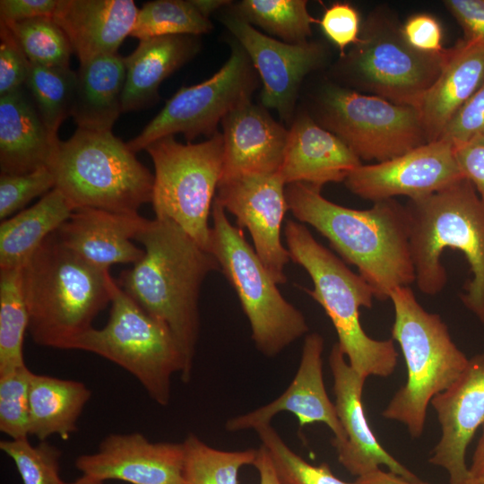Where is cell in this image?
<instances>
[{"label": "cell", "mask_w": 484, "mask_h": 484, "mask_svg": "<svg viewBox=\"0 0 484 484\" xmlns=\"http://www.w3.org/2000/svg\"><path fill=\"white\" fill-rule=\"evenodd\" d=\"M134 239L144 255L117 282L170 331L185 361L181 380L188 383L200 332L201 287L209 273L220 270L219 263L169 220H148Z\"/></svg>", "instance_id": "6da1fadb"}, {"label": "cell", "mask_w": 484, "mask_h": 484, "mask_svg": "<svg viewBox=\"0 0 484 484\" xmlns=\"http://www.w3.org/2000/svg\"><path fill=\"white\" fill-rule=\"evenodd\" d=\"M285 194L293 216L316 229L358 269L375 298L390 299L395 289L415 282L405 205L389 199L367 210L347 208L325 199L320 187L305 183L287 185Z\"/></svg>", "instance_id": "7a4b0ae2"}, {"label": "cell", "mask_w": 484, "mask_h": 484, "mask_svg": "<svg viewBox=\"0 0 484 484\" xmlns=\"http://www.w3.org/2000/svg\"><path fill=\"white\" fill-rule=\"evenodd\" d=\"M109 270H102L50 234L22 269L29 332L38 345L72 350L111 301Z\"/></svg>", "instance_id": "3957f363"}, {"label": "cell", "mask_w": 484, "mask_h": 484, "mask_svg": "<svg viewBox=\"0 0 484 484\" xmlns=\"http://www.w3.org/2000/svg\"><path fill=\"white\" fill-rule=\"evenodd\" d=\"M405 206L418 289L431 296L442 291L447 274L441 255L447 248L462 252L472 277L461 299L484 325V203L474 186L462 178Z\"/></svg>", "instance_id": "277c9868"}, {"label": "cell", "mask_w": 484, "mask_h": 484, "mask_svg": "<svg viewBox=\"0 0 484 484\" xmlns=\"http://www.w3.org/2000/svg\"><path fill=\"white\" fill-rule=\"evenodd\" d=\"M284 237L290 260L312 280L313 289L307 292L331 319L350 367L366 379L392 375L398 359L393 340H375L360 324L359 309L371 308L375 298L370 285L317 242L303 223L288 220Z\"/></svg>", "instance_id": "5b68a950"}, {"label": "cell", "mask_w": 484, "mask_h": 484, "mask_svg": "<svg viewBox=\"0 0 484 484\" xmlns=\"http://www.w3.org/2000/svg\"><path fill=\"white\" fill-rule=\"evenodd\" d=\"M390 300L394 309L392 339L403 354L407 380L382 416L403 424L411 437L418 438L432 399L454 383L469 359L454 342L440 315L428 312L410 286L395 289Z\"/></svg>", "instance_id": "8992f818"}, {"label": "cell", "mask_w": 484, "mask_h": 484, "mask_svg": "<svg viewBox=\"0 0 484 484\" xmlns=\"http://www.w3.org/2000/svg\"><path fill=\"white\" fill-rule=\"evenodd\" d=\"M58 189L76 209L138 213L152 199L154 176L112 131L77 128L59 141L49 167Z\"/></svg>", "instance_id": "52a82bcc"}, {"label": "cell", "mask_w": 484, "mask_h": 484, "mask_svg": "<svg viewBox=\"0 0 484 484\" xmlns=\"http://www.w3.org/2000/svg\"><path fill=\"white\" fill-rule=\"evenodd\" d=\"M207 251L236 291L257 350L272 358L308 332L304 315L277 288L243 230L231 224L214 198Z\"/></svg>", "instance_id": "ba28073f"}, {"label": "cell", "mask_w": 484, "mask_h": 484, "mask_svg": "<svg viewBox=\"0 0 484 484\" xmlns=\"http://www.w3.org/2000/svg\"><path fill=\"white\" fill-rule=\"evenodd\" d=\"M110 294L106 325L88 330L72 350L91 352L117 364L134 376L155 402L168 405L171 378L185 371L177 342L167 326L144 311L113 278Z\"/></svg>", "instance_id": "9c48e42d"}, {"label": "cell", "mask_w": 484, "mask_h": 484, "mask_svg": "<svg viewBox=\"0 0 484 484\" xmlns=\"http://www.w3.org/2000/svg\"><path fill=\"white\" fill-rule=\"evenodd\" d=\"M450 48L418 51L386 10L373 11L361 24L359 41L341 56L340 70L351 85L391 102L418 107L439 76Z\"/></svg>", "instance_id": "30bf717a"}, {"label": "cell", "mask_w": 484, "mask_h": 484, "mask_svg": "<svg viewBox=\"0 0 484 484\" xmlns=\"http://www.w3.org/2000/svg\"><path fill=\"white\" fill-rule=\"evenodd\" d=\"M145 151L155 170L151 199L155 218L174 221L207 251L208 220L223 170L222 134L186 144L169 135Z\"/></svg>", "instance_id": "8fae6325"}, {"label": "cell", "mask_w": 484, "mask_h": 484, "mask_svg": "<svg viewBox=\"0 0 484 484\" xmlns=\"http://www.w3.org/2000/svg\"><path fill=\"white\" fill-rule=\"evenodd\" d=\"M317 110V123L360 160L383 162L428 143L416 107L330 85Z\"/></svg>", "instance_id": "7c38bea8"}, {"label": "cell", "mask_w": 484, "mask_h": 484, "mask_svg": "<svg viewBox=\"0 0 484 484\" xmlns=\"http://www.w3.org/2000/svg\"><path fill=\"white\" fill-rule=\"evenodd\" d=\"M256 86L255 70L245 50L235 42L229 58L216 73L200 83L180 88L126 143L137 152L158 139L176 134H184L188 142L200 135L210 138L225 116L251 100Z\"/></svg>", "instance_id": "4fadbf2b"}, {"label": "cell", "mask_w": 484, "mask_h": 484, "mask_svg": "<svg viewBox=\"0 0 484 484\" xmlns=\"http://www.w3.org/2000/svg\"><path fill=\"white\" fill-rule=\"evenodd\" d=\"M278 173H247L223 179L215 196L226 212L246 228L254 249L277 285L287 281L290 260L281 242V227L289 211L285 186Z\"/></svg>", "instance_id": "5bb4252c"}, {"label": "cell", "mask_w": 484, "mask_h": 484, "mask_svg": "<svg viewBox=\"0 0 484 484\" xmlns=\"http://www.w3.org/2000/svg\"><path fill=\"white\" fill-rule=\"evenodd\" d=\"M462 178L453 142L439 138L391 160L361 164L344 183L354 194L376 203L400 195L421 198Z\"/></svg>", "instance_id": "9a60e30c"}, {"label": "cell", "mask_w": 484, "mask_h": 484, "mask_svg": "<svg viewBox=\"0 0 484 484\" xmlns=\"http://www.w3.org/2000/svg\"><path fill=\"white\" fill-rule=\"evenodd\" d=\"M222 22L261 78L262 106L277 110L281 118L289 122L303 79L324 60L323 47L315 42L289 44L275 39L234 13L224 15Z\"/></svg>", "instance_id": "2e32d148"}, {"label": "cell", "mask_w": 484, "mask_h": 484, "mask_svg": "<svg viewBox=\"0 0 484 484\" xmlns=\"http://www.w3.org/2000/svg\"><path fill=\"white\" fill-rule=\"evenodd\" d=\"M74 465L82 475L130 484H184L182 443L151 442L142 433H112L98 451L79 455Z\"/></svg>", "instance_id": "e0dca14e"}, {"label": "cell", "mask_w": 484, "mask_h": 484, "mask_svg": "<svg viewBox=\"0 0 484 484\" xmlns=\"http://www.w3.org/2000/svg\"><path fill=\"white\" fill-rule=\"evenodd\" d=\"M430 404L436 413L441 436L428 461L447 471L450 484H468L466 451L484 423V354L469 359L462 375Z\"/></svg>", "instance_id": "ac0fdd59"}, {"label": "cell", "mask_w": 484, "mask_h": 484, "mask_svg": "<svg viewBox=\"0 0 484 484\" xmlns=\"http://www.w3.org/2000/svg\"><path fill=\"white\" fill-rule=\"evenodd\" d=\"M345 358L339 344L334 343L329 355V365L333 377L334 404L346 434L344 442L332 444L338 461L357 478L385 465L391 472L409 480L422 481L393 457L376 438L362 404L367 379L359 376Z\"/></svg>", "instance_id": "d6986e66"}, {"label": "cell", "mask_w": 484, "mask_h": 484, "mask_svg": "<svg viewBox=\"0 0 484 484\" xmlns=\"http://www.w3.org/2000/svg\"><path fill=\"white\" fill-rule=\"evenodd\" d=\"M324 338L317 333L306 336L298 371L289 387L272 402L248 413L229 419L225 428L237 432L271 424L281 411L291 412L304 427L324 423L333 433L332 444L342 443L346 434L339 419L334 402L325 390L323 376Z\"/></svg>", "instance_id": "ffe728a7"}, {"label": "cell", "mask_w": 484, "mask_h": 484, "mask_svg": "<svg viewBox=\"0 0 484 484\" xmlns=\"http://www.w3.org/2000/svg\"><path fill=\"white\" fill-rule=\"evenodd\" d=\"M147 221L139 213L80 208L56 233L63 244L85 261L108 270L117 264H134L143 256L144 250L132 240Z\"/></svg>", "instance_id": "44dd1931"}, {"label": "cell", "mask_w": 484, "mask_h": 484, "mask_svg": "<svg viewBox=\"0 0 484 484\" xmlns=\"http://www.w3.org/2000/svg\"><path fill=\"white\" fill-rule=\"evenodd\" d=\"M221 124L224 160L220 181L247 173H278L289 130L265 108L246 101L225 116Z\"/></svg>", "instance_id": "7402d4cb"}, {"label": "cell", "mask_w": 484, "mask_h": 484, "mask_svg": "<svg viewBox=\"0 0 484 484\" xmlns=\"http://www.w3.org/2000/svg\"><path fill=\"white\" fill-rule=\"evenodd\" d=\"M361 160L335 134L300 114L289 130L283 160L278 171L283 183H305L316 187L345 181Z\"/></svg>", "instance_id": "603a6c76"}, {"label": "cell", "mask_w": 484, "mask_h": 484, "mask_svg": "<svg viewBox=\"0 0 484 484\" xmlns=\"http://www.w3.org/2000/svg\"><path fill=\"white\" fill-rule=\"evenodd\" d=\"M138 11L133 0H58L52 18L84 64L117 54L131 35Z\"/></svg>", "instance_id": "cb8c5ba5"}, {"label": "cell", "mask_w": 484, "mask_h": 484, "mask_svg": "<svg viewBox=\"0 0 484 484\" xmlns=\"http://www.w3.org/2000/svg\"><path fill=\"white\" fill-rule=\"evenodd\" d=\"M26 87L0 96V171L20 175L50 167L59 143Z\"/></svg>", "instance_id": "d4e9b609"}, {"label": "cell", "mask_w": 484, "mask_h": 484, "mask_svg": "<svg viewBox=\"0 0 484 484\" xmlns=\"http://www.w3.org/2000/svg\"><path fill=\"white\" fill-rule=\"evenodd\" d=\"M484 82V43L461 40L450 48L445 64L417 108L428 141L443 131Z\"/></svg>", "instance_id": "484cf974"}, {"label": "cell", "mask_w": 484, "mask_h": 484, "mask_svg": "<svg viewBox=\"0 0 484 484\" xmlns=\"http://www.w3.org/2000/svg\"><path fill=\"white\" fill-rule=\"evenodd\" d=\"M197 36L173 35L139 40L124 57L125 78L122 112L137 111L155 104L161 82L190 61L200 50Z\"/></svg>", "instance_id": "4316f807"}, {"label": "cell", "mask_w": 484, "mask_h": 484, "mask_svg": "<svg viewBox=\"0 0 484 484\" xmlns=\"http://www.w3.org/2000/svg\"><path fill=\"white\" fill-rule=\"evenodd\" d=\"M71 116L77 128L111 131L122 112L125 78L124 57L118 53L80 64Z\"/></svg>", "instance_id": "83f0119b"}, {"label": "cell", "mask_w": 484, "mask_h": 484, "mask_svg": "<svg viewBox=\"0 0 484 484\" xmlns=\"http://www.w3.org/2000/svg\"><path fill=\"white\" fill-rule=\"evenodd\" d=\"M91 396L76 380L32 374L30 385L29 433L47 441L53 435L64 440L77 431L78 420Z\"/></svg>", "instance_id": "f1b7e54d"}, {"label": "cell", "mask_w": 484, "mask_h": 484, "mask_svg": "<svg viewBox=\"0 0 484 484\" xmlns=\"http://www.w3.org/2000/svg\"><path fill=\"white\" fill-rule=\"evenodd\" d=\"M74 212L65 196L53 188L34 205L0 224V270L22 268L40 244Z\"/></svg>", "instance_id": "f546056e"}, {"label": "cell", "mask_w": 484, "mask_h": 484, "mask_svg": "<svg viewBox=\"0 0 484 484\" xmlns=\"http://www.w3.org/2000/svg\"><path fill=\"white\" fill-rule=\"evenodd\" d=\"M22 269L0 270V375L26 366L23 341L29 315Z\"/></svg>", "instance_id": "4dcf8cb0"}, {"label": "cell", "mask_w": 484, "mask_h": 484, "mask_svg": "<svg viewBox=\"0 0 484 484\" xmlns=\"http://www.w3.org/2000/svg\"><path fill=\"white\" fill-rule=\"evenodd\" d=\"M307 5L305 0H243L234 5V13L285 43L304 44L318 22Z\"/></svg>", "instance_id": "1f68e13d"}, {"label": "cell", "mask_w": 484, "mask_h": 484, "mask_svg": "<svg viewBox=\"0 0 484 484\" xmlns=\"http://www.w3.org/2000/svg\"><path fill=\"white\" fill-rule=\"evenodd\" d=\"M77 74L70 67H49L30 63L24 86L49 133L55 138L68 116L75 91Z\"/></svg>", "instance_id": "d6a6232c"}, {"label": "cell", "mask_w": 484, "mask_h": 484, "mask_svg": "<svg viewBox=\"0 0 484 484\" xmlns=\"http://www.w3.org/2000/svg\"><path fill=\"white\" fill-rule=\"evenodd\" d=\"M212 30L209 17L194 0H155L139 9L132 37L141 39L173 36H199Z\"/></svg>", "instance_id": "836d02e7"}, {"label": "cell", "mask_w": 484, "mask_h": 484, "mask_svg": "<svg viewBox=\"0 0 484 484\" xmlns=\"http://www.w3.org/2000/svg\"><path fill=\"white\" fill-rule=\"evenodd\" d=\"M184 484H238L239 470L253 465L257 449L222 451L189 434L183 441Z\"/></svg>", "instance_id": "e575fe53"}, {"label": "cell", "mask_w": 484, "mask_h": 484, "mask_svg": "<svg viewBox=\"0 0 484 484\" xmlns=\"http://www.w3.org/2000/svg\"><path fill=\"white\" fill-rule=\"evenodd\" d=\"M4 22L15 36L30 63L49 67H70V56L73 53L72 46L52 17Z\"/></svg>", "instance_id": "d590c367"}, {"label": "cell", "mask_w": 484, "mask_h": 484, "mask_svg": "<svg viewBox=\"0 0 484 484\" xmlns=\"http://www.w3.org/2000/svg\"><path fill=\"white\" fill-rule=\"evenodd\" d=\"M281 484H358L337 478L327 463L314 465L294 453L271 424L255 429Z\"/></svg>", "instance_id": "8d00e7d4"}, {"label": "cell", "mask_w": 484, "mask_h": 484, "mask_svg": "<svg viewBox=\"0 0 484 484\" xmlns=\"http://www.w3.org/2000/svg\"><path fill=\"white\" fill-rule=\"evenodd\" d=\"M0 449L13 460L23 484H64L59 473L62 453L48 442L33 445L28 437L2 440Z\"/></svg>", "instance_id": "74e56055"}, {"label": "cell", "mask_w": 484, "mask_h": 484, "mask_svg": "<svg viewBox=\"0 0 484 484\" xmlns=\"http://www.w3.org/2000/svg\"><path fill=\"white\" fill-rule=\"evenodd\" d=\"M27 366L0 375V430L10 439L30 436V385Z\"/></svg>", "instance_id": "f35d334b"}, {"label": "cell", "mask_w": 484, "mask_h": 484, "mask_svg": "<svg viewBox=\"0 0 484 484\" xmlns=\"http://www.w3.org/2000/svg\"><path fill=\"white\" fill-rule=\"evenodd\" d=\"M55 187L50 168L43 167L20 175L0 174V219L5 220L28 203Z\"/></svg>", "instance_id": "ab89813d"}, {"label": "cell", "mask_w": 484, "mask_h": 484, "mask_svg": "<svg viewBox=\"0 0 484 484\" xmlns=\"http://www.w3.org/2000/svg\"><path fill=\"white\" fill-rule=\"evenodd\" d=\"M30 61L9 27L0 21V96L26 82Z\"/></svg>", "instance_id": "60d3db41"}, {"label": "cell", "mask_w": 484, "mask_h": 484, "mask_svg": "<svg viewBox=\"0 0 484 484\" xmlns=\"http://www.w3.org/2000/svg\"><path fill=\"white\" fill-rule=\"evenodd\" d=\"M318 22L327 39L340 49L341 56L347 47L359 39L362 23L359 12L350 4H333Z\"/></svg>", "instance_id": "b9f144b4"}, {"label": "cell", "mask_w": 484, "mask_h": 484, "mask_svg": "<svg viewBox=\"0 0 484 484\" xmlns=\"http://www.w3.org/2000/svg\"><path fill=\"white\" fill-rule=\"evenodd\" d=\"M476 135H484V82L448 123L440 138L461 142Z\"/></svg>", "instance_id": "7bdbcfd3"}, {"label": "cell", "mask_w": 484, "mask_h": 484, "mask_svg": "<svg viewBox=\"0 0 484 484\" xmlns=\"http://www.w3.org/2000/svg\"><path fill=\"white\" fill-rule=\"evenodd\" d=\"M406 42L414 49L428 54L444 51L443 30L436 18L428 13L410 16L402 25Z\"/></svg>", "instance_id": "ee69618b"}, {"label": "cell", "mask_w": 484, "mask_h": 484, "mask_svg": "<svg viewBox=\"0 0 484 484\" xmlns=\"http://www.w3.org/2000/svg\"><path fill=\"white\" fill-rule=\"evenodd\" d=\"M453 144L463 177L471 183L484 203V135L453 142Z\"/></svg>", "instance_id": "f6af8a7d"}, {"label": "cell", "mask_w": 484, "mask_h": 484, "mask_svg": "<svg viewBox=\"0 0 484 484\" xmlns=\"http://www.w3.org/2000/svg\"><path fill=\"white\" fill-rule=\"evenodd\" d=\"M444 4L462 27L463 39L484 43V0H445Z\"/></svg>", "instance_id": "bcb514c9"}, {"label": "cell", "mask_w": 484, "mask_h": 484, "mask_svg": "<svg viewBox=\"0 0 484 484\" xmlns=\"http://www.w3.org/2000/svg\"><path fill=\"white\" fill-rule=\"evenodd\" d=\"M58 0H1L0 21L16 22L39 17H53Z\"/></svg>", "instance_id": "7dc6e473"}, {"label": "cell", "mask_w": 484, "mask_h": 484, "mask_svg": "<svg viewBox=\"0 0 484 484\" xmlns=\"http://www.w3.org/2000/svg\"><path fill=\"white\" fill-rule=\"evenodd\" d=\"M260 477V484H281L266 448L261 445L253 463Z\"/></svg>", "instance_id": "c3c4849f"}, {"label": "cell", "mask_w": 484, "mask_h": 484, "mask_svg": "<svg viewBox=\"0 0 484 484\" xmlns=\"http://www.w3.org/2000/svg\"><path fill=\"white\" fill-rule=\"evenodd\" d=\"M355 482L358 484H426L423 481L409 480L390 471H385L380 468L357 478Z\"/></svg>", "instance_id": "681fc988"}, {"label": "cell", "mask_w": 484, "mask_h": 484, "mask_svg": "<svg viewBox=\"0 0 484 484\" xmlns=\"http://www.w3.org/2000/svg\"><path fill=\"white\" fill-rule=\"evenodd\" d=\"M481 429V436L475 448L471 463L468 467V484H484V423Z\"/></svg>", "instance_id": "f907efd6"}, {"label": "cell", "mask_w": 484, "mask_h": 484, "mask_svg": "<svg viewBox=\"0 0 484 484\" xmlns=\"http://www.w3.org/2000/svg\"><path fill=\"white\" fill-rule=\"evenodd\" d=\"M64 484H103L102 481L82 475L74 481L64 482Z\"/></svg>", "instance_id": "816d5d0a"}]
</instances>
